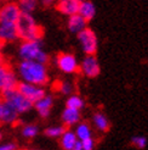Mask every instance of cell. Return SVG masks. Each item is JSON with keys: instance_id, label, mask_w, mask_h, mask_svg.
<instances>
[{"instance_id": "277c9868", "label": "cell", "mask_w": 148, "mask_h": 150, "mask_svg": "<svg viewBox=\"0 0 148 150\" xmlns=\"http://www.w3.org/2000/svg\"><path fill=\"white\" fill-rule=\"evenodd\" d=\"M1 93H3V100L7 104H10L18 114H26V112L32 110L33 103L31 100H28L26 96L18 91L17 87L7 89V91H4Z\"/></svg>"}, {"instance_id": "603a6c76", "label": "cell", "mask_w": 148, "mask_h": 150, "mask_svg": "<svg viewBox=\"0 0 148 150\" xmlns=\"http://www.w3.org/2000/svg\"><path fill=\"white\" fill-rule=\"evenodd\" d=\"M38 133H39V128L35 125H26L22 128V136L27 139H33L34 137L38 136Z\"/></svg>"}, {"instance_id": "d4e9b609", "label": "cell", "mask_w": 148, "mask_h": 150, "mask_svg": "<svg viewBox=\"0 0 148 150\" xmlns=\"http://www.w3.org/2000/svg\"><path fill=\"white\" fill-rule=\"evenodd\" d=\"M131 144L137 149H145L147 146V139L142 136H135L131 139Z\"/></svg>"}, {"instance_id": "4fadbf2b", "label": "cell", "mask_w": 148, "mask_h": 150, "mask_svg": "<svg viewBox=\"0 0 148 150\" xmlns=\"http://www.w3.org/2000/svg\"><path fill=\"white\" fill-rule=\"evenodd\" d=\"M79 4H80L79 0H57L56 7L62 15L71 16V15L78 13Z\"/></svg>"}, {"instance_id": "d6986e66", "label": "cell", "mask_w": 148, "mask_h": 150, "mask_svg": "<svg viewBox=\"0 0 148 150\" xmlns=\"http://www.w3.org/2000/svg\"><path fill=\"white\" fill-rule=\"evenodd\" d=\"M92 121H94L95 127L101 132H107L109 129V127H110L107 116L105 114H102V112H96V114L94 115Z\"/></svg>"}, {"instance_id": "52a82bcc", "label": "cell", "mask_w": 148, "mask_h": 150, "mask_svg": "<svg viewBox=\"0 0 148 150\" xmlns=\"http://www.w3.org/2000/svg\"><path fill=\"white\" fill-rule=\"evenodd\" d=\"M17 89L33 104L36 100H39L41 96L45 95V89L43 88V86L28 83V82L24 81H22L21 83H17Z\"/></svg>"}, {"instance_id": "5bb4252c", "label": "cell", "mask_w": 148, "mask_h": 150, "mask_svg": "<svg viewBox=\"0 0 148 150\" xmlns=\"http://www.w3.org/2000/svg\"><path fill=\"white\" fill-rule=\"evenodd\" d=\"M80 110L78 109H73V108H67L63 110L61 118H62V122L66 127H72V126H75L77 123L80 122Z\"/></svg>"}, {"instance_id": "7c38bea8", "label": "cell", "mask_w": 148, "mask_h": 150, "mask_svg": "<svg viewBox=\"0 0 148 150\" xmlns=\"http://www.w3.org/2000/svg\"><path fill=\"white\" fill-rule=\"evenodd\" d=\"M52 106H54V98L51 95H46V94L33 104V108H35L36 112H38L40 117H43V118L49 117Z\"/></svg>"}, {"instance_id": "ffe728a7", "label": "cell", "mask_w": 148, "mask_h": 150, "mask_svg": "<svg viewBox=\"0 0 148 150\" xmlns=\"http://www.w3.org/2000/svg\"><path fill=\"white\" fill-rule=\"evenodd\" d=\"M74 133H75V136L79 140L92 137V131L87 123H77V128Z\"/></svg>"}, {"instance_id": "484cf974", "label": "cell", "mask_w": 148, "mask_h": 150, "mask_svg": "<svg viewBox=\"0 0 148 150\" xmlns=\"http://www.w3.org/2000/svg\"><path fill=\"white\" fill-rule=\"evenodd\" d=\"M58 91H60V93H62L63 95H69L73 92V84L67 81L61 82V83L58 84Z\"/></svg>"}, {"instance_id": "5b68a950", "label": "cell", "mask_w": 148, "mask_h": 150, "mask_svg": "<svg viewBox=\"0 0 148 150\" xmlns=\"http://www.w3.org/2000/svg\"><path fill=\"white\" fill-rule=\"evenodd\" d=\"M78 40L85 55H95L98 48V39L96 33L91 28H84L83 31H80L78 34Z\"/></svg>"}, {"instance_id": "f1b7e54d", "label": "cell", "mask_w": 148, "mask_h": 150, "mask_svg": "<svg viewBox=\"0 0 148 150\" xmlns=\"http://www.w3.org/2000/svg\"><path fill=\"white\" fill-rule=\"evenodd\" d=\"M40 1L44 6H50V5H52V3L55 1V0H40Z\"/></svg>"}, {"instance_id": "e0dca14e", "label": "cell", "mask_w": 148, "mask_h": 150, "mask_svg": "<svg viewBox=\"0 0 148 150\" xmlns=\"http://www.w3.org/2000/svg\"><path fill=\"white\" fill-rule=\"evenodd\" d=\"M18 112L15 110L10 104H7L3 100V111H1V122L6 125H12L17 122L18 120Z\"/></svg>"}, {"instance_id": "30bf717a", "label": "cell", "mask_w": 148, "mask_h": 150, "mask_svg": "<svg viewBox=\"0 0 148 150\" xmlns=\"http://www.w3.org/2000/svg\"><path fill=\"white\" fill-rule=\"evenodd\" d=\"M18 38L16 22H0V42H13Z\"/></svg>"}, {"instance_id": "2e32d148", "label": "cell", "mask_w": 148, "mask_h": 150, "mask_svg": "<svg viewBox=\"0 0 148 150\" xmlns=\"http://www.w3.org/2000/svg\"><path fill=\"white\" fill-rule=\"evenodd\" d=\"M78 13L89 22V21L94 20V17L96 16V6L90 0H83V1L79 4Z\"/></svg>"}, {"instance_id": "cb8c5ba5", "label": "cell", "mask_w": 148, "mask_h": 150, "mask_svg": "<svg viewBox=\"0 0 148 150\" xmlns=\"http://www.w3.org/2000/svg\"><path fill=\"white\" fill-rule=\"evenodd\" d=\"M63 132H64L63 126H51V127H47L44 133L49 138H60Z\"/></svg>"}, {"instance_id": "7402d4cb", "label": "cell", "mask_w": 148, "mask_h": 150, "mask_svg": "<svg viewBox=\"0 0 148 150\" xmlns=\"http://www.w3.org/2000/svg\"><path fill=\"white\" fill-rule=\"evenodd\" d=\"M66 106L67 108H73V109H78V110H83V108L85 106V103L83 100V98H80L79 95L75 94H69V98L66 101Z\"/></svg>"}, {"instance_id": "ba28073f", "label": "cell", "mask_w": 148, "mask_h": 150, "mask_svg": "<svg viewBox=\"0 0 148 150\" xmlns=\"http://www.w3.org/2000/svg\"><path fill=\"white\" fill-rule=\"evenodd\" d=\"M79 71L89 78H96L101 73V66L95 55H86L79 65Z\"/></svg>"}, {"instance_id": "8fae6325", "label": "cell", "mask_w": 148, "mask_h": 150, "mask_svg": "<svg viewBox=\"0 0 148 150\" xmlns=\"http://www.w3.org/2000/svg\"><path fill=\"white\" fill-rule=\"evenodd\" d=\"M21 15V10L16 3H7L0 7V22H16Z\"/></svg>"}, {"instance_id": "7a4b0ae2", "label": "cell", "mask_w": 148, "mask_h": 150, "mask_svg": "<svg viewBox=\"0 0 148 150\" xmlns=\"http://www.w3.org/2000/svg\"><path fill=\"white\" fill-rule=\"evenodd\" d=\"M16 27L18 38L23 40H36L43 37V28L35 22L32 13L21 12L16 21Z\"/></svg>"}, {"instance_id": "ac0fdd59", "label": "cell", "mask_w": 148, "mask_h": 150, "mask_svg": "<svg viewBox=\"0 0 148 150\" xmlns=\"http://www.w3.org/2000/svg\"><path fill=\"white\" fill-rule=\"evenodd\" d=\"M77 136L75 133L71 129H64V132L61 134L60 137V144L61 148L64 150H74V145L77 143Z\"/></svg>"}, {"instance_id": "4316f807", "label": "cell", "mask_w": 148, "mask_h": 150, "mask_svg": "<svg viewBox=\"0 0 148 150\" xmlns=\"http://www.w3.org/2000/svg\"><path fill=\"white\" fill-rule=\"evenodd\" d=\"M95 148V140L92 137L81 140V149L83 150H92Z\"/></svg>"}, {"instance_id": "9c48e42d", "label": "cell", "mask_w": 148, "mask_h": 150, "mask_svg": "<svg viewBox=\"0 0 148 150\" xmlns=\"http://www.w3.org/2000/svg\"><path fill=\"white\" fill-rule=\"evenodd\" d=\"M17 77L9 66L0 62V92L17 87Z\"/></svg>"}, {"instance_id": "d6a6232c", "label": "cell", "mask_w": 148, "mask_h": 150, "mask_svg": "<svg viewBox=\"0 0 148 150\" xmlns=\"http://www.w3.org/2000/svg\"><path fill=\"white\" fill-rule=\"evenodd\" d=\"M0 139H1V133H0Z\"/></svg>"}, {"instance_id": "83f0119b", "label": "cell", "mask_w": 148, "mask_h": 150, "mask_svg": "<svg viewBox=\"0 0 148 150\" xmlns=\"http://www.w3.org/2000/svg\"><path fill=\"white\" fill-rule=\"evenodd\" d=\"M17 148V145L15 143H4L0 144V150H15Z\"/></svg>"}, {"instance_id": "44dd1931", "label": "cell", "mask_w": 148, "mask_h": 150, "mask_svg": "<svg viewBox=\"0 0 148 150\" xmlns=\"http://www.w3.org/2000/svg\"><path fill=\"white\" fill-rule=\"evenodd\" d=\"M39 0H18V7L21 12H27V13H32L36 6H38Z\"/></svg>"}, {"instance_id": "4dcf8cb0", "label": "cell", "mask_w": 148, "mask_h": 150, "mask_svg": "<svg viewBox=\"0 0 148 150\" xmlns=\"http://www.w3.org/2000/svg\"><path fill=\"white\" fill-rule=\"evenodd\" d=\"M1 111H3V100H0V122H1Z\"/></svg>"}, {"instance_id": "f546056e", "label": "cell", "mask_w": 148, "mask_h": 150, "mask_svg": "<svg viewBox=\"0 0 148 150\" xmlns=\"http://www.w3.org/2000/svg\"><path fill=\"white\" fill-rule=\"evenodd\" d=\"M74 150H83L81 149V140H77V143H75V145H74Z\"/></svg>"}, {"instance_id": "3957f363", "label": "cell", "mask_w": 148, "mask_h": 150, "mask_svg": "<svg viewBox=\"0 0 148 150\" xmlns=\"http://www.w3.org/2000/svg\"><path fill=\"white\" fill-rule=\"evenodd\" d=\"M18 54L22 60H34L41 64H46L49 61V55L43 49L40 39L23 40V43L20 45Z\"/></svg>"}, {"instance_id": "6da1fadb", "label": "cell", "mask_w": 148, "mask_h": 150, "mask_svg": "<svg viewBox=\"0 0 148 150\" xmlns=\"http://www.w3.org/2000/svg\"><path fill=\"white\" fill-rule=\"evenodd\" d=\"M18 74L22 81L28 83L44 87L49 82V73L45 64L34 60H22L18 65Z\"/></svg>"}, {"instance_id": "9a60e30c", "label": "cell", "mask_w": 148, "mask_h": 150, "mask_svg": "<svg viewBox=\"0 0 148 150\" xmlns=\"http://www.w3.org/2000/svg\"><path fill=\"white\" fill-rule=\"evenodd\" d=\"M67 27H68L71 33L78 34L80 31H83L84 28L87 27V21L84 17H81L79 13H74V15L68 16Z\"/></svg>"}, {"instance_id": "8992f818", "label": "cell", "mask_w": 148, "mask_h": 150, "mask_svg": "<svg viewBox=\"0 0 148 150\" xmlns=\"http://www.w3.org/2000/svg\"><path fill=\"white\" fill-rule=\"evenodd\" d=\"M56 64L57 67L60 69L63 73L72 74L79 71V62L77 57L69 52H61L56 57Z\"/></svg>"}, {"instance_id": "1f68e13d", "label": "cell", "mask_w": 148, "mask_h": 150, "mask_svg": "<svg viewBox=\"0 0 148 150\" xmlns=\"http://www.w3.org/2000/svg\"><path fill=\"white\" fill-rule=\"evenodd\" d=\"M0 62H3V57H1V55H0Z\"/></svg>"}]
</instances>
